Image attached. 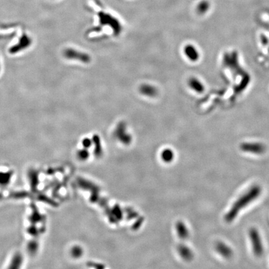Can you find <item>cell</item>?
<instances>
[{"instance_id":"cell-1","label":"cell","mask_w":269,"mask_h":269,"mask_svg":"<svg viewBox=\"0 0 269 269\" xmlns=\"http://www.w3.org/2000/svg\"><path fill=\"white\" fill-rule=\"evenodd\" d=\"M262 192V189L259 185H254L245 193L241 196L225 215L224 219L227 222H232L238 216L239 213L249 204L257 199Z\"/></svg>"},{"instance_id":"cell-2","label":"cell","mask_w":269,"mask_h":269,"mask_svg":"<svg viewBox=\"0 0 269 269\" xmlns=\"http://www.w3.org/2000/svg\"><path fill=\"white\" fill-rule=\"evenodd\" d=\"M252 251L255 256L261 257L264 254V247L259 232L256 228H251L249 232Z\"/></svg>"},{"instance_id":"cell-3","label":"cell","mask_w":269,"mask_h":269,"mask_svg":"<svg viewBox=\"0 0 269 269\" xmlns=\"http://www.w3.org/2000/svg\"><path fill=\"white\" fill-rule=\"evenodd\" d=\"M64 56L68 59L75 60L83 63H89L90 62V56L85 53L79 51L73 48H67L63 52Z\"/></svg>"},{"instance_id":"cell-4","label":"cell","mask_w":269,"mask_h":269,"mask_svg":"<svg viewBox=\"0 0 269 269\" xmlns=\"http://www.w3.org/2000/svg\"><path fill=\"white\" fill-rule=\"evenodd\" d=\"M100 23L104 25H109L110 26L111 28L114 29L115 33L118 34L121 31V25L119 21L114 17L111 16V14L100 12L98 14Z\"/></svg>"},{"instance_id":"cell-5","label":"cell","mask_w":269,"mask_h":269,"mask_svg":"<svg viewBox=\"0 0 269 269\" xmlns=\"http://www.w3.org/2000/svg\"><path fill=\"white\" fill-rule=\"evenodd\" d=\"M241 150L246 153L261 155L264 153L266 150V146L259 142H245L240 146Z\"/></svg>"},{"instance_id":"cell-6","label":"cell","mask_w":269,"mask_h":269,"mask_svg":"<svg viewBox=\"0 0 269 269\" xmlns=\"http://www.w3.org/2000/svg\"><path fill=\"white\" fill-rule=\"evenodd\" d=\"M31 43H32L31 38L27 34H24L21 37L18 43L12 46L9 49V52L11 54L18 53L24 49H27L28 47L31 46Z\"/></svg>"},{"instance_id":"cell-7","label":"cell","mask_w":269,"mask_h":269,"mask_svg":"<svg viewBox=\"0 0 269 269\" xmlns=\"http://www.w3.org/2000/svg\"><path fill=\"white\" fill-rule=\"evenodd\" d=\"M215 249L217 252L224 258L230 259L233 255L232 249L224 242H217L216 244Z\"/></svg>"},{"instance_id":"cell-8","label":"cell","mask_w":269,"mask_h":269,"mask_svg":"<svg viewBox=\"0 0 269 269\" xmlns=\"http://www.w3.org/2000/svg\"><path fill=\"white\" fill-rule=\"evenodd\" d=\"M139 92L143 95L153 98L158 95V90L157 88L151 84H143L139 87Z\"/></svg>"},{"instance_id":"cell-9","label":"cell","mask_w":269,"mask_h":269,"mask_svg":"<svg viewBox=\"0 0 269 269\" xmlns=\"http://www.w3.org/2000/svg\"><path fill=\"white\" fill-rule=\"evenodd\" d=\"M186 57L191 62H196L200 58V54L196 48L193 44H187L184 48Z\"/></svg>"},{"instance_id":"cell-10","label":"cell","mask_w":269,"mask_h":269,"mask_svg":"<svg viewBox=\"0 0 269 269\" xmlns=\"http://www.w3.org/2000/svg\"><path fill=\"white\" fill-rule=\"evenodd\" d=\"M188 85L193 91L198 94H201L205 89V87L201 81L195 77H191L189 79L188 81Z\"/></svg>"},{"instance_id":"cell-11","label":"cell","mask_w":269,"mask_h":269,"mask_svg":"<svg viewBox=\"0 0 269 269\" xmlns=\"http://www.w3.org/2000/svg\"><path fill=\"white\" fill-rule=\"evenodd\" d=\"M13 173L11 171L8 172H0V186H6L9 183Z\"/></svg>"},{"instance_id":"cell-12","label":"cell","mask_w":269,"mask_h":269,"mask_svg":"<svg viewBox=\"0 0 269 269\" xmlns=\"http://www.w3.org/2000/svg\"><path fill=\"white\" fill-rule=\"evenodd\" d=\"M210 4L207 1H202L197 6V11L199 14H205L209 9Z\"/></svg>"},{"instance_id":"cell-13","label":"cell","mask_w":269,"mask_h":269,"mask_svg":"<svg viewBox=\"0 0 269 269\" xmlns=\"http://www.w3.org/2000/svg\"><path fill=\"white\" fill-rule=\"evenodd\" d=\"M29 179H31V186L33 191L36 190L38 184V173L36 171H33L29 173Z\"/></svg>"},{"instance_id":"cell-14","label":"cell","mask_w":269,"mask_h":269,"mask_svg":"<svg viewBox=\"0 0 269 269\" xmlns=\"http://www.w3.org/2000/svg\"><path fill=\"white\" fill-rule=\"evenodd\" d=\"M22 262V257L21 255L18 254L14 256V257L13 259L12 262H11V268H18L19 267V266L21 264Z\"/></svg>"},{"instance_id":"cell-15","label":"cell","mask_w":269,"mask_h":269,"mask_svg":"<svg viewBox=\"0 0 269 269\" xmlns=\"http://www.w3.org/2000/svg\"><path fill=\"white\" fill-rule=\"evenodd\" d=\"M29 251L31 252H34L38 250V244L36 242H34L33 243H31V244H29Z\"/></svg>"},{"instance_id":"cell-16","label":"cell","mask_w":269,"mask_h":269,"mask_svg":"<svg viewBox=\"0 0 269 269\" xmlns=\"http://www.w3.org/2000/svg\"><path fill=\"white\" fill-rule=\"evenodd\" d=\"M90 140L88 138H85L83 141V144L84 146H89V145H90Z\"/></svg>"},{"instance_id":"cell-17","label":"cell","mask_w":269,"mask_h":269,"mask_svg":"<svg viewBox=\"0 0 269 269\" xmlns=\"http://www.w3.org/2000/svg\"><path fill=\"white\" fill-rule=\"evenodd\" d=\"M262 42L264 44H267L268 43V39L266 36H263V37L262 38Z\"/></svg>"},{"instance_id":"cell-18","label":"cell","mask_w":269,"mask_h":269,"mask_svg":"<svg viewBox=\"0 0 269 269\" xmlns=\"http://www.w3.org/2000/svg\"><path fill=\"white\" fill-rule=\"evenodd\" d=\"M1 197H2V196H1V194H0V199L1 198Z\"/></svg>"},{"instance_id":"cell-19","label":"cell","mask_w":269,"mask_h":269,"mask_svg":"<svg viewBox=\"0 0 269 269\" xmlns=\"http://www.w3.org/2000/svg\"><path fill=\"white\" fill-rule=\"evenodd\" d=\"M0 69H1V68H0Z\"/></svg>"}]
</instances>
